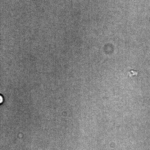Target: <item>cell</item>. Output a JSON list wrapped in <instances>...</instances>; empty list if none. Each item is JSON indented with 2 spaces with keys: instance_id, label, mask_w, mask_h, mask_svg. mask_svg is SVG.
<instances>
[]
</instances>
